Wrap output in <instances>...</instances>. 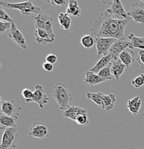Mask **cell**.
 Listing matches in <instances>:
<instances>
[{"instance_id":"6da1fadb","label":"cell","mask_w":144,"mask_h":149,"mask_svg":"<svg viewBox=\"0 0 144 149\" xmlns=\"http://www.w3.org/2000/svg\"><path fill=\"white\" fill-rule=\"evenodd\" d=\"M132 18L120 20L112 18L107 12L100 14L93 22L91 35L102 38H115L125 41L124 32L128 22Z\"/></svg>"},{"instance_id":"7a4b0ae2","label":"cell","mask_w":144,"mask_h":149,"mask_svg":"<svg viewBox=\"0 0 144 149\" xmlns=\"http://www.w3.org/2000/svg\"><path fill=\"white\" fill-rule=\"evenodd\" d=\"M51 94L52 98L60 106V109L63 111L70 106L69 103L72 101L73 97L72 94L70 92L66 85L60 82L54 85Z\"/></svg>"},{"instance_id":"3957f363","label":"cell","mask_w":144,"mask_h":149,"mask_svg":"<svg viewBox=\"0 0 144 149\" xmlns=\"http://www.w3.org/2000/svg\"><path fill=\"white\" fill-rule=\"evenodd\" d=\"M0 6H1L3 8L6 9H17L22 15H24V16H29L31 14H35V15H38L42 13V11L40 7L34 5L32 1L19 3H10L7 2V1H0Z\"/></svg>"},{"instance_id":"277c9868","label":"cell","mask_w":144,"mask_h":149,"mask_svg":"<svg viewBox=\"0 0 144 149\" xmlns=\"http://www.w3.org/2000/svg\"><path fill=\"white\" fill-rule=\"evenodd\" d=\"M33 20L34 22H35V28H39V29L45 30L49 34L51 39L55 41V35L53 31V27H52L53 18H52V16L42 12L40 15L34 16Z\"/></svg>"},{"instance_id":"5b68a950","label":"cell","mask_w":144,"mask_h":149,"mask_svg":"<svg viewBox=\"0 0 144 149\" xmlns=\"http://www.w3.org/2000/svg\"><path fill=\"white\" fill-rule=\"evenodd\" d=\"M19 139V134L17 133V128H9L4 130L0 148L9 149L10 148H15Z\"/></svg>"},{"instance_id":"8992f818","label":"cell","mask_w":144,"mask_h":149,"mask_svg":"<svg viewBox=\"0 0 144 149\" xmlns=\"http://www.w3.org/2000/svg\"><path fill=\"white\" fill-rule=\"evenodd\" d=\"M22 111V108L15 102L14 100H1V110L0 113H4L10 117L16 119L19 118V113Z\"/></svg>"},{"instance_id":"52a82bcc","label":"cell","mask_w":144,"mask_h":149,"mask_svg":"<svg viewBox=\"0 0 144 149\" xmlns=\"http://www.w3.org/2000/svg\"><path fill=\"white\" fill-rule=\"evenodd\" d=\"M128 48L131 49H134L131 42H128L126 40L125 41L120 40H116L115 42L113 45L109 50V54L111 55L112 62L117 61L118 60H119V56L120 54Z\"/></svg>"},{"instance_id":"ba28073f","label":"cell","mask_w":144,"mask_h":149,"mask_svg":"<svg viewBox=\"0 0 144 149\" xmlns=\"http://www.w3.org/2000/svg\"><path fill=\"white\" fill-rule=\"evenodd\" d=\"M117 39L115 38H102L96 37L95 42L97 48V55L107 56L109 54V50L113 45Z\"/></svg>"},{"instance_id":"9c48e42d","label":"cell","mask_w":144,"mask_h":149,"mask_svg":"<svg viewBox=\"0 0 144 149\" xmlns=\"http://www.w3.org/2000/svg\"><path fill=\"white\" fill-rule=\"evenodd\" d=\"M129 17L132 18L136 23L144 24V2L137 1L131 5V9L128 12Z\"/></svg>"},{"instance_id":"30bf717a","label":"cell","mask_w":144,"mask_h":149,"mask_svg":"<svg viewBox=\"0 0 144 149\" xmlns=\"http://www.w3.org/2000/svg\"><path fill=\"white\" fill-rule=\"evenodd\" d=\"M106 12H108L111 16H114L116 19L124 20L131 18L128 17V12H125L122 2L118 0H115L113 2L111 7L106 9Z\"/></svg>"},{"instance_id":"8fae6325","label":"cell","mask_w":144,"mask_h":149,"mask_svg":"<svg viewBox=\"0 0 144 149\" xmlns=\"http://www.w3.org/2000/svg\"><path fill=\"white\" fill-rule=\"evenodd\" d=\"M28 135L31 137L44 139L49 136V130L45 123L42 122H36L30 127Z\"/></svg>"},{"instance_id":"7c38bea8","label":"cell","mask_w":144,"mask_h":149,"mask_svg":"<svg viewBox=\"0 0 144 149\" xmlns=\"http://www.w3.org/2000/svg\"><path fill=\"white\" fill-rule=\"evenodd\" d=\"M8 37L21 48H23V49H27V48L24 37L23 36L22 33L20 32L19 29H17L15 23H12V27H11L10 32H9Z\"/></svg>"},{"instance_id":"4fadbf2b","label":"cell","mask_w":144,"mask_h":149,"mask_svg":"<svg viewBox=\"0 0 144 149\" xmlns=\"http://www.w3.org/2000/svg\"><path fill=\"white\" fill-rule=\"evenodd\" d=\"M31 102H35L36 103H38L39 107L41 109H43L44 108V105L45 104H47L49 102V97L45 93L44 89H43L42 85H39V84H37L36 85L35 92H34L33 97H32Z\"/></svg>"},{"instance_id":"5bb4252c","label":"cell","mask_w":144,"mask_h":149,"mask_svg":"<svg viewBox=\"0 0 144 149\" xmlns=\"http://www.w3.org/2000/svg\"><path fill=\"white\" fill-rule=\"evenodd\" d=\"M109 80L111 79L103 78V77H100L98 74H95L91 71H88L86 73V76L83 80V83L88 87H93Z\"/></svg>"},{"instance_id":"9a60e30c","label":"cell","mask_w":144,"mask_h":149,"mask_svg":"<svg viewBox=\"0 0 144 149\" xmlns=\"http://www.w3.org/2000/svg\"><path fill=\"white\" fill-rule=\"evenodd\" d=\"M83 113H88L86 109L77 106H69L65 111H63V116L67 118H70L71 120H75L76 118L79 115Z\"/></svg>"},{"instance_id":"2e32d148","label":"cell","mask_w":144,"mask_h":149,"mask_svg":"<svg viewBox=\"0 0 144 149\" xmlns=\"http://www.w3.org/2000/svg\"><path fill=\"white\" fill-rule=\"evenodd\" d=\"M34 35H35V40H36V42L38 44L46 45L55 42L53 40L51 39L49 34L44 29L36 28Z\"/></svg>"},{"instance_id":"e0dca14e","label":"cell","mask_w":144,"mask_h":149,"mask_svg":"<svg viewBox=\"0 0 144 149\" xmlns=\"http://www.w3.org/2000/svg\"><path fill=\"white\" fill-rule=\"evenodd\" d=\"M125 68H127L125 65L123 64V62L119 59L117 61L112 62V67H111V72L114 76V77L117 80H119L120 77L124 72Z\"/></svg>"},{"instance_id":"ac0fdd59","label":"cell","mask_w":144,"mask_h":149,"mask_svg":"<svg viewBox=\"0 0 144 149\" xmlns=\"http://www.w3.org/2000/svg\"><path fill=\"white\" fill-rule=\"evenodd\" d=\"M16 119L0 113V128L1 130H5L9 128H16Z\"/></svg>"},{"instance_id":"d6986e66","label":"cell","mask_w":144,"mask_h":149,"mask_svg":"<svg viewBox=\"0 0 144 149\" xmlns=\"http://www.w3.org/2000/svg\"><path fill=\"white\" fill-rule=\"evenodd\" d=\"M134 56L135 53L133 51V49H125L120 56H119V59L123 62V63L124 64L127 68L131 66V65L132 63H134Z\"/></svg>"},{"instance_id":"ffe728a7","label":"cell","mask_w":144,"mask_h":149,"mask_svg":"<svg viewBox=\"0 0 144 149\" xmlns=\"http://www.w3.org/2000/svg\"><path fill=\"white\" fill-rule=\"evenodd\" d=\"M111 62H112V58H111V55L110 54H108L107 56H103L90 71L95 74H98L101 70L106 68L107 65H109Z\"/></svg>"},{"instance_id":"44dd1931","label":"cell","mask_w":144,"mask_h":149,"mask_svg":"<svg viewBox=\"0 0 144 149\" xmlns=\"http://www.w3.org/2000/svg\"><path fill=\"white\" fill-rule=\"evenodd\" d=\"M142 101L138 96L135 97L134 98L129 100L127 103V108H128L129 111L134 116H136L138 113L141 106Z\"/></svg>"},{"instance_id":"7402d4cb","label":"cell","mask_w":144,"mask_h":149,"mask_svg":"<svg viewBox=\"0 0 144 149\" xmlns=\"http://www.w3.org/2000/svg\"><path fill=\"white\" fill-rule=\"evenodd\" d=\"M66 13L70 16L79 17L81 13V9L78 6V3L75 0H70L68 1L67 8L66 9Z\"/></svg>"},{"instance_id":"603a6c76","label":"cell","mask_w":144,"mask_h":149,"mask_svg":"<svg viewBox=\"0 0 144 149\" xmlns=\"http://www.w3.org/2000/svg\"><path fill=\"white\" fill-rule=\"evenodd\" d=\"M116 101V97L115 94L110 93L108 95H105L104 99H103V109L106 110V111H110L113 109L115 102Z\"/></svg>"},{"instance_id":"cb8c5ba5","label":"cell","mask_w":144,"mask_h":149,"mask_svg":"<svg viewBox=\"0 0 144 149\" xmlns=\"http://www.w3.org/2000/svg\"><path fill=\"white\" fill-rule=\"evenodd\" d=\"M58 22L60 24V27L62 29L65 30H68L70 28L71 23H72V19H71L70 16L67 15V13H60L58 15Z\"/></svg>"},{"instance_id":"d4e9b609","label":"cell","mask_w":144,"mask_h":149,"mask_svg":"<svg viewBox=\"0 0 144 149\" xmlns=\"http://www.w3.org/2000/svg\"><path fill=\"white\" fill-rule=\"evenodd\" d=\"M104 96H105V94H103V93L101 92H97L95 93H88L86 94L87 98L89 99V100H91L92 101H93L96 105L100 106L101 108H103Z\"/></svg>"},{"instance_id":"484cf974","label":"cell","mask_w":144,"mask_h":149,"mask_svg":"<svg viewBox=\"0 0 144 149\" xmlns=\"http://www.w3.org/2000/svg\"><path fill=\"white\" fill-rule=\"evenodd\" d=\"M128 40L131 42L134 48H138L141 50H144V37L135 36L134 33L128 35Z\"/></svg>"},{"instance_id":"4316f807","label":"cell","mask_w":144,"mask_h":149,"mask_svg":"<svg viewBox=\"0 0 144 149\" xmlns=\"http://www.w3.org/2000/svg\"><path fill=\"white\" fill-rule=\"evenodd\" d=\"M80 43L85 48H91L95 44V38L92 35H87L80 39Z\"/></svg>"},{"instance_id":"83f0119b","label":"cell","mask_w":144,"mask_h":149,"mask_svg":"<svg viewBox=\"0 0 144 149\" xmlns=\"http://www.w3.org/2000/svg\"><path fill=\"white\" fill-rule=\"evenodd\" d=\"M111 67H112V62H111L109 65H107L106 68H104L103 70H101L99 72L98 74L100 77H103V78H108L111 80V78H112V77H111V75H112Z\"/></svg>"},{"instance_id":"f1b7e54d","label":"cell","mask_w":144,"mask_h":149,"mask_svg":"<svg viewBox=\"0 0 144 149\" xmlns=\"http://www.w3.org/2000/svg\"><path fill=\"white\" fill-rule=\"evenodd\" d=\"M75 122L77 125H87L90 124L89 119L88 117V113H83L79 115L75 119Z\"/></svg>"},{"instance_id":"f546056e","label":"cell","mask_w":144,"mask_h":149,"mask_svg":"<svg viewBox=\"0 0 144 149\" xmlns=\"http://www.w3.org/2000/svg\"><path fill=\"white\" fill-rule=\"evenodd\" d=\"M22 95L23 97L25 99L26 102H30L32 100V97L34 95V92L30 89V88H24L22 92Z\"/></svg>"},{"instance_id":"4dcf8cb0","label":"cell","mask_w":144,"mask_h":149,"mask_svg":"<svg viewBox=\"0 0 144 149\" xmlns=\"http://www.w3.org/2000/svg\"><path fill=\"white\" fill-rule=\"evenodd\" d=\"M131 84L136 88H141L144 85V74H141L138 76V77H136L134 80H132Z\"/></svg>"},{"instance_id":"1f68e13d","label":"cell","mask_w":144,"mask_h":149,"mask_svg":"<svg viewBox=\"0 0 144 149\" xmlns=\"http://www.w3.org/2000/svg\"><path fill=\"white\" fill-rule=\"evenodd\" d=\"M0 20L10 23H15V21L6 13V12L4 10V9H3L1 6H0Z\"/></svg>"},{"instance_id":"d6a6232c","label":"cell","mask_w":144,"mask_h":149,"mask_svg":"<svg viewBox=\"0 0 144 149\" xmlns=\"http://www.w3.org/2000/svg\"><path fill=\"white\" fill-rule=\"evenodd\" d=\"M11 27H12V23L4 21H0V31H1V33H4L7 29H10Z\"/></svg>"},{"instance_id":"836d02e7","label":"cell","mask_w":144,"mask_h":149,"mask_svg":"<svg viewBox=\"0 0 144 149\" xmlns=\"http://www.w3.org/2000/svg\"><path fill=\"white\" fill-rule=\"evenodd\" d=\"M57 61H58V56L54 55V54H49L45 57V62L50 63L52 65H54L55 63H56Z\"/></svg>"},{"instance_id":"e575fe53","label":"cell","mask_w":144,"mask_h":149,"mask_svg":"<svg viewBox=\"0 0 144 149\" xmlns=\"http://www.w3.org/2000/svg\"><path fill=\"white\" fill-rule=\"evenodd\" d=\"M137 62L142 70H144V50L139 51L138 56L137 57Z\"/></svg>"},{"instance_id":"d590c367","label":"cell","mask_w":144,"mask_h":149,"mask_svg":"<svg viewBox=\"0 0 144 149\" xmlns=\"http://www.w3.org/2000/svg\"><path fill=\"white\" fill-rule=\"evenodd\" d=\"M47 2L54 6H64L66 4V1L65 0H52V1L47 0Z\"/></svg>"},{"instance_id":"8d00e7d4","label":"cell","mask_w":144,"mask_h":149,"mask_svg":"<svg viewBox=\"0 0 144 149\" xmlns=\"http://www.w3.org/2000/svg\"><path fill=\"white\" fill-rule=\"evenodd\" d=\"M42 68L45 71H47V72H51V71H52V70H53L54 66H53V65L45 62V63H43Z\"/></svg>"},{"instance_id":"74e56055","label":"cell","mask_w":144,"mask_h":149,"mask_svg":"<svg viewBox=\"0 0 144 149\" xmlns=\"http://www.w3.org/2000/svg\"><path fill=\"white\" fill-rule=\"evenodd\" d=\"M102 2L103 3V4H111V5H112L113 2V1H103Z\"/></svg>"},{"instance_id":"f35d334b","label":"cell","mask_w":144,"mask_h":149,"mask_svg":"<svg viewBox=\"0 0 144 149\" xmlns=\"http://www.w3.org/2000/svg\"><path fill=\"white\" fill-rule=\"evenodd\" d=\"M143 149H144V148H143Z\"/></svg>"}]
</instances>
